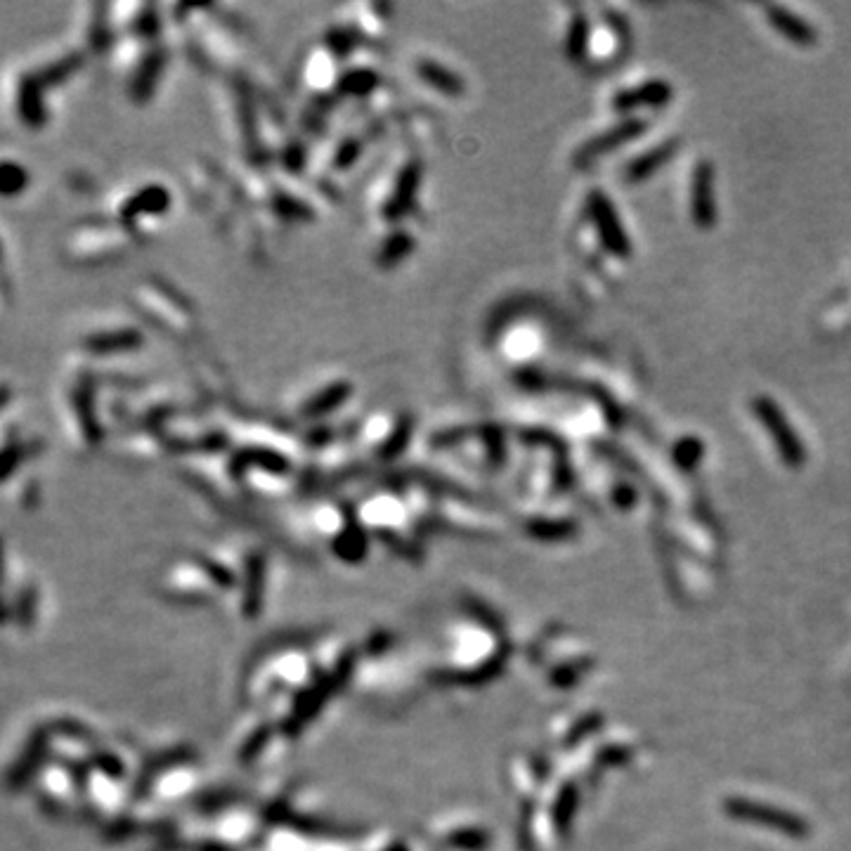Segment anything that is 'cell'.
Returning a JSON list of instances; mask_svg holds the SVG:
<instances>
[{
    "label": "cell",
    "instance_id": "11",
    "mask_svg": "<svg viewBox=\"0 0 851 851\" xmlns=\"http://www.w3.org/2000/svg\"><path fill=\"white\" fill-rule=\"evenodd\" d=\"M412 74L414 81H419L433 95L440 93L454 100V97H461V93L466 90L457 71L431 53H419L412 57Z\"/></svg>",
    "mask_w": 851,
    "mask_h": 851
},
{
    "label": "cell",
    "instance_id": "9",
    "mask_svg": "<svg viewBox=\"0 0 851 851\" xmlns=\"http://www.w3.org/2000/svg\"><path fill=\"white\" fill-rule=\"evenodd\" d=\"M724 811L733 821L762 825V828H771L785 837H792V840L809 837V823L802 816L790 814V811L781 807H773V804L755 802V799L747 797H731L724 802Z\"/></svg>",
    "mask_w": 851,
    "mask_h": 851
},
{
    "label": "cell",
    "instance_id": "14",
    "mask_svg": "<svg viewBox=\"0 0 851 851\" xmlns=\"http://www.w3.org/2000/svg\"><path fill=\"white\" fill-rule=\"evenodd\" d=\"M589 206H591V218H594L596 227H599V235L603 237V242L617 256H627L629 253V239L625 232H622L620 220H617L613 204L603 197V194L594 192L589 197Z\"/></svg>",
    "mask_w": 851,
    "mask_h": 851
},
{
    "label": "cell",
    "instance_id": "20",
    "mask_svg": "<svg viewBox=\"0 0 851 851\" xmlns=\"http://www.w3.org/2000/svg\"><path fill=\"white\" fill-rule=\"evenodd\" d=\"M575 802H577V792L573 785H568V788L558 795L556 807H554V821L558 830L568 828L570 818H573V811H575Z\"/></svg>",
    "mask_w": 851,
    "mask_h": 851
},
{
    "label": "cell",
    "instance_id": "2",
    "mask_svg": "<svg viewBox=\"0 0 851 851\" xmlns=\"http://www.w3.org/2000/svg\"><path fill=\"white\" fill-rule=\"evenodd\" d=\"M171 204V192L161 183L123 187L109 201V220L131 232L138 242H147L166 223Z\"/></svg>",
    "mask_w": 851,
    "mask_h": 851
},
{
    "label": "cell",
    "instance_id": "19",
    "mask_svg": "<svg viewBox=\"0 0 851 851\" xmlns=\"http://www.w3.org/2000/svg\"><path fill=\"white\" fill-rule=\"evenodd\" d=\"M29 185V173L22 164H15L10 157L3 161V194L5 197H15L22 194L24 187Z\"/></svg>",
    "mask_w": 851,
    "mask_h": 851
},
{
    "label": "cell",
    "instance_id": "12",
    "mask_svg": "<svg viewBox=\"0 0 851 851\" xmlns=\"http://www.w3.org/2000/svg\"><path fill=\"white\" fill-rule=\"evenodd\" d=\"M755 412H757V417L762 419L766 431L771 433L773 443H776L778 450H781V457H783L785 464H790V466L802 464V461H804V445L799 443L797 433L792 431V426L788 424V419H785L781 407L773 405L769 398H759V400H755Z\"/></svg>",
    "mask_w": 851,
    "mask_h": 851
},
{
    "label": "cell",
    "instance_id": "4",
    "mask_svg": "<svg viewBox=\"0 0 851 851\" xmlns=\"http://www.w3.org/2000/svg\"><path fill=\"white\" fill-rule=\"evenodd\" d=\"M133 298L140 315L164 334L183 343H190L197 336V313L178 291L166 287V282H159V279L140 282V287L133 291Z\"/></svg>",
    "mask_w": 851,
    "mask_h": 851
},
{
    "label": "cell",
    "instance_id": "16",
    "mask_svg": "<svg viewBox=\"0 0 851 851\" xmlns=\"http://www.w3.org/2000/svg\"><path fill=\"white\" fill-rule=\"evenodd\" d=\"M641 123L639 121H629V123H622L620 128H615V131H610V133H606L603 135V138H599V140H594V142H589L587 147L582 149L580 152V161H591V159H596V157H601V154H606L608 149H613L615 145H622V142H627V140H632L636 133L641 131Z\"/></svg>",
    "mask_w": 851,
    "mask_h": 851
},
{
    "label": "cell",
    "instance_id": "6",
    "mask_svg": "<svg viewBox=\"0 0 851 851\" xmlns=\"http://www.w3.org/2000/svg\"><path fill=\"white\" fill-rule=\"evenodd\" d=\"M409 435H412V419L407 414L381 409L362 419L353 440L362 454L376 459H393L405 450Z\"/></svg>",
    "mask_w": 851,
    "mask_h": 851
},
{
    "label": "cell",
    "instance_id": "10",
    "mask_svg": "<svg viewBox=\"0 0 851 851\" xmlns=\"http://www.w3.org/2000/svg\"><path fill=\"white\" fill-rule=\"evenodd\" d=\"M357 516H360V523L365 528H374L386 537H402L412 521H417L405 499L395 497L391 492H376V495L367 497L357 509Z\"/></svg>",
    "mask_w": 851,
    "mask_h": 851
},
{
    "label": "cell",
    "instance_id": "17",
    "mask_svg": "<svg viewBox=\"0 0 851 851\" xmlns=\"http://www.w3.org/2000/svg\"><path fill=\"white\" fill-rule=\"evenodd\" d=\"M769 17H771L773 27L781 29V34L788 36L790 41H795L799 45H811L816 41V34L811 31V27H807L802 19L790 15V12H785L783 8H771Z\"/></svg>",
    "mask_w": 851,
    "mask_h": 851
},
{
    "label": "cell",
    "instance_id": "13",
    "mask_svg": "<svg viewBox=\"0 0 851 851\" xmlns=\"http://www.w3.org/2000/svg\"><path fill=\"white\" fill-rule=\"evenodd\" d=\"M386 12H388L386 5H369V3L348 5V8H343V19H339V22L362 45L374 48L376 43L381 45L383 38H386V29H388Z\"/></svg>",
    "mask_w": 851,
    "mask_h": 851
},
{
    "label": "cell",
    "instance_id": "15",
    "mask_svg": "<svg viewBox=\"0 0 851 851\" xmlns=\"http://www.w3.org/2000/svg\"><path fill=\"white\" fill-rule=\"evenodd\" d=\"M693 216L700 225H710L714 220V209H712V168L707 164H700L695 168L693 178Z\"/></svg>",
    "mask_w": 851,
    "mask_h": 851
},
{
    "label": "cell",
    "instance_id": "1",
    "mask_svg": "<svg viewBox=\"0 0 851 851\" xmlns=\"http://www.w3.org/2000/svg\"><path fill=\"white\" fill-rule=\"evenodd\" d=\"M421 171L424 164L419 157V145L409 138L400 147H393L376 168L365 192V206L379 230L405 220H421Z\"/></svg>",
    "mask_w": 851,
    "mask_h": 851
},
{
    "label": "cell",
    "instance_id": "18",
    "mask_svg": "<svg viewBox=\"0 0 851 851\" xmlns=\"http://www.w3.org/2000/svg\"><path fill=\"white\" fill-rule=\"evenodd\" d=\"M667 97H669V88L665 86V83H651V86L622 95L620 100H617V107L634 109L639 105H660V102H665Z\"/></svg>",
    "mask_w": 851,
    "mask_h": 851
},
{
    "label": "cell",
    "instance_id": "21",
    "mask_svg": "<svg viewBox=\"0 0 851 851\" xmlns=\"http://www.w3.org/2000/svg\"><path fill=\"white\" fill-rule=\"evenodd\" d=\"M665 159H667V149H655V154H651V157H643L632 166V178H643V175L653 171L655 164H660V161Z\"/></svg>",
    "mask_w": 851,
    "mask_h": 851
},
{
    "label": "cell",
    "instance_id": "8",
    "mask_svg": "<svg viewBox=\"0 0 851 851\" xmlns=\"http://www.w3.org/2000/svg\"><path fill=\"white\" fill-rule=\"evenodd\" d=\"M353 395V383L348 376H320L313 379L308 386H301L294 398H291V414L301 421H317L322 424L331 414L346 407V402Z\"/></svg>",
    "mask_w": 851,
    "mask_h": 851
},
{
    "label": "cell",
    "instance_id": "5",
    "mask_svg": "<svg viewBox=\"0 0 851 851\" xmlns=\"http://www.w3.org/2000/svg\"><path fill=\"white\" fill-rule=\"evenodd\" d=\"M142 343L145 336L135 322L121 315H95L76 334L74 353L100 365V362H112L114 357L135 355Z\"/></svg>",
    "mask_w": 851,
    "mask_h": 851
},
{
    "label": "cell",
    "instance_id": "3",
    "mask_svg": "<svg viewBox=\"0 0 851 851\" xmlns=\"http://www.w3.org/2000/svg\"><path fill=\"white\" fill-rule=\"evenodd\" d=\"M138 239L121 225L105 220V223L79 225L64 239L62 256L64 261L79 268H100L126 258L135 249Z\"/></svg>",
    "mask_w": 851,
    "mask_h": 851
},
{
    "label": "cell",
    "instance_id": "7",
    "mask_svg": "<svg viewBox=\"0 0 851 851\" xmlns=\"http://www.w3.org/2000/svg\"><path fill=\"white\" fill-rule=\"evenodd\" d=\"M343 69H346V57L327 38H322L305 50L298 81H301L305 95L313 97L317 105H324L329 97L339 95Z\"/></svg>",
    "mask_w": 851,
    "mask_h": 851
}]
</instances>
